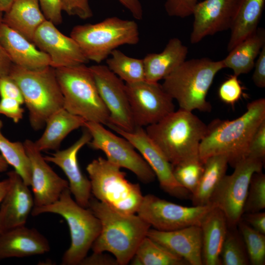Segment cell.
Segmentation results:
<instances>
[{
  "instance_id": "obj_1",
  "label": "cell",
  "mask_w": 265,
  "mask_h": 265,
  "mask_svg": "<svg viewBox=\"0 0 265 265\" xmlns=\"http://www.w3.org/2000/svg\"><path fill=\"white\" fill-rule=\"evenodd\" d=\"M265 120V99L255 100L247 105L246 111L232 120L215 119L207 125L199 149L204 163L209 157L226 156L233 167L247 157L249 143L256 130Z\"/></svg>"
},
{
  "instance_id": "obj_2",
  "label": "cell",
  "mask_w": 265,
  "mask_h": 265,
  "mask_svg": "<svg viewBox=\"0 0 265 265\" xmlns=\"http://www.w3.org/2000/svg\"><path fill=\"white\" fill-rule=\"evenodd\" d=\"M87 208L101 225L91 246L93 252H109L119 265L130 263L151 226L137 214L120 212L92 196Z\"/></svg>"
},
{
  "instance_id": "obj_3",
  "label": "cell",
  "mask_w": 265,
  "mask_h": 265,
  "mask_svg": "<svg viewBox=\"0 0 265 265\" xmlns=\"http://www.w3.org/2000/svg\"><path fill=\"white\" fill-rule=\"evenodd\" d=\"M145 128L172 166L199 159V146L207 125L192 111L179 108Z\"/></svg>"
},
{
  "instance_id": "obj_4",
  "label": "cell",
  "mask_w": 265,
  "mask_h": 265,
  "mask_svg": "<svg viewBox=\"0 0 265 265\" xmlns=\"http://www.w3.org/2000/svg\"><path fill=\"white\" fill-rule=\"evenodd\" d=\"M223 68L222 60L203 57L185 60L163 80L161 85L180 108L210 112L212 106L207 96L215 76Z\"/></svg>"
},
{
  "instance_id": "obj_5",
  "label": "cell",
  "mask_w": 265,
  "mask_h": 265,
  "mask_svg": "<svg viewBox=\"0 0 265 265\" xmlns=\"http://www.w3.org/2000/svg\"><path fill=\"white\" fill-rule=\"evenodd\" d=\"M8 76L22 92L30 125L34 130L43 129L48 119L63 108V96L55 68L50 66L32 70L13 64Z\"/></svg>"
},
{
  "instance_id": "obj_6",
  "label": "cell",
  "mask_w": 265,
  "mask_h": 265,
  "mask_svg": "<svg viewBox=\"0 0 265 265\" xmlns=\"http://www.w3.org/2000/svg\"><path fill=\"white\" fill-rule=\"evenodd\" d=\"M44 213L60 215L69 226L71 244L62 257L61 265H80L100 234L101 225L99 219L88 208L80 206L73 199L69 187L62 192L53 203L34 206L31 211L34 216Z\"/></svg>"
},
{
  "instance_id": "obj_7",
  "label": "cell",
  "mask_w": 265,
  "mask_h": 265,
  "mask_svg": "<svg viewBox=\"0 0 265 265\" xmlns=\"http://www.w3.org/2000/svg\"><path fill=\"white\" fill-rule=\"evenodd\" d=\"M64 99L63 108L86 122L107 126L109 115L93 74L85 64L55 68Z\"/></svg>"
},
{
  "instance_id": "obj_8",
  "label": "cell",
  "mask_w": 265,
  "mask_h": 265,
  "mask_svg": "<svg viewBox=\"0 0 265 265\" xmlns=\"http://www.w3.org/2000/svg\"><path fill=\"white\" fill-rule=\"evenodd\" d=\"M70 36L89 61L100 64L121 46L134 45L139 41L137 23L117 17H108L96 24L77 25Z\"/></svg>"
},
{
  "instance_id": "obj_9",
  "label": "cell",
  "mask_w": 265,
  "mask_h": 265,
  "mask_svg": "<svg viewBox=\"0 0 265 265\" xmlns=\"http://www.w3.org/2000/svg\"><path fill=\"white\" fill-rule=\"evenodd\" d=\"M86 169L94 198L120 212L137 213L144 196L139 185L130 182L121 168L99 157Z\"/></svg>"
},
{
  "instance_id": "obj_10",
  "label": "cell",
  "mask_w": 265,
  "mask_h": 265,
  "mask_svg": "<svg viewBox=\"0 0 265 265\" xmlns=\"http://www.w3.org/2000/svg\"><path fill=\"white\" fill-rule=\"evenodd\" d=\"M264 163L249 157L242 159L232 174L225 175L212 196L210 203L223 212L228 228H235L240 220L251 177L262 171Z\"/></svg>"
},
{
  "instance_id": "obj_11",
  "label": "cell",
  "mask_w": 265,
  "mask_h": 265,
  "mask_svg": "<svg viewBox=\"0 0 265 265\" xmlns=\"http://www.w3.org/2000/svg\"><path fill=\"white\" fill-rule=\"evenodd\" d=\"M83 128L91 135L88 144L93 149L102 151L108 161L129 170L143 183L155 180L156 176L151 167L126 138L116 135L99 123L86 122Z\"/></svg>"
},
{
  "instance_id": "obj_12",
  "label": "cell",
  "mask_w": 265,
  "mask_h": 265,
  "mask_svg": "<svg viewBox=\"0 0 265 265\" xmlns=\"http://www.w3.org/2000/svg\"><path fill=\"white\" fill-rule=\"evenodd\" d=\"M215 206H183L153 194L143 197L137 214L154 229L169 231L192 225L200 226L206 215Z\"/></svg>"
},
{
  "instance_id": "obj_13",
  "label": "cell",
  "mask_w": 265,
  "mask_h": 265,
  "mask_svg": "<svg viewBox=\"0 0 265 265\" xmlns=\"http://www.w3.org/2000/svg\"><path fill=\"white\" fill-rule=\"evenodd\" d=\"M125 85L135 128L155 124L175 110L173 99L159 82L144 80Z\"/></svg>"
},
{
  "instance_id": "obj_14",
  "label": "cell",
  "mask_w": 265,
  "mask_h": 265,
  "mask_svg": "<svg viewBox=\"0 0 265 265\" xmlns=\"http://www.w3.org/2000/svg\"><path fill=\"white\" fill-rule=\"evenodd\" d=\"M107 127L132 144L151 167L160 187L165 192L180 199H186L190 196V192L176 180L172 164L144 128L136 127L133 131L128 132L112 125Z\"/></svg>"
},
{
  "instance_id": "obj_15",
  "label": "cell",
  "mask_w": 265,
  "mask_h": 265,
  "mask_svg": "<svg viewBox=\"0 0 265 265\" xmlns=\"http://www.w3.org/2000/svg\"><path fill=\"white\" fill-rule=\"evenodd\" d=\"M89 68L99 94L108 111V125H114L128 132L133 131L135 126L125 83L111 71L106 65L97 64L89 67Z\"/></svg>"
},
{
  "instance_id": "obj_16",
  "label": "cell",
  "mask_w": 265,
  "mask_h": 265,
  "mask_svg": "<svg viewBox=\"0 0 265 265\" xmlns=\"http://www.w3.org/2000/svg\"><path fill=\"white\" fill-rule=\"evenodd\" d=\"M33 43L48 54L50 66L54 68L85 64L89 61L75 40L63 34L47 20L37 29Z\"/></svg>"
},
{
  "instance_id": "obj_17",
  "label": "cell",
  "mask_w": 265,
  "mask_h": 265,
  "mask_svg": "<svg viewBox=\"0 0 265 265\" xmlns=\"http://www.w3.org/2000/svg\"><path fill=\"white\" fill-rule=\"evenodd\" d=\"M23 143L30 162V186L34 206L52 204L58 200L65 189L69 187L68 182L59 176L48 165L34 142L26 139Z\"/></svg>"
},
{
  "instance_id": "obj_18",
  "label": "cell",
  "mask_w": 265,
  "mask_h": 265,
  "mask_svg": "<svg viewBox=\"0 0 265 265\" xmlns=\"http://www.w3.org/2000/svg\"><path fill=\"white\" fill-rule=\"evenodd\" d=\"M240 0H204L196 4L190 42L196 44L204 38L230 29Z\"/></svg>"
},
{
  "instance_id": "obj_19",
  "label": "cell",
  "mask_w": 265,
  "mask_h": 265,
  "mask_svg": "<svg viewBox=\"0 0 265 265\" xmlns=\"http://www.w3.org/2000/svg\"><path fill=\"white\" fill-rule=\"evenodd\" d=\"M91 139L88 131L84 128L80 137L71 146L57 150L51 156L44 157L47 162L54 163L62 169L68 179L69 188L75 201L87 208L91 196L90 180L81 172L78 160L79 151Z\"/></svg>"
},
{
  "instance_id": "obj_20",
  "label": "cell",
  "mask_w": 265,
  "mask_h": 265,
  "mask_svg": "<svg viewBox=\"0 0 265 265\" xmlns=\"http://www.w3.org/2000/svg\"><path fill=\"white\" fill-rule=\"evenodd\" d=\"M10 185L0 206V232L25 225L34 206L28 186L15 170L8 172Z\"/></svg>"
},
{
  "instance_id": "obj_21",
  "label": "cell",
  "mask_w": 265,
  "mask_h": 265,
  "mask_svg": "<svg viewBox=\"0 0 265 265\" xmlns=\"http://www.w3.org/2000/svg\"><path fill=\"white\" fill-rule=\"evenodd\" d=\"M147 236L185 260L188 265H203L200 226L192 225L169 231L150 229Z\"/></svg>"
},
{
  "instance_id": "obj_22",
  "label": "cell",
  "mask_w": 265,
  "mask_h": 265,
  "mask_svg": "<svg viewBox=\"0 0 265 265\" xmlns=\"http://www.w3.org/2000/svg\"><path fill=\"white\" fill-rule=\"evenodd\" d=\"M50 250L48 239L34 228L24 225L0 232V261L42 255Z\"/></svg>"
},
{
  "instance_id": "obj_23",
  "label": "cell",
  "mask_w": 265,
  "mask_h": 265,
  "mask_svg": "<svg viewBox=\"0 0 265 265\" xmlns=\"http://www.w3.org/2000/svg\"><path fill=\"white\" fill-rule=\"evenodd\" d=\"M0 44L13 63L28 70H39L50 66L49 56L31 42L2 23Z\"/></svg>"
},
{
  "instance_id": "obj_24",
  "label": "cell",
  "mask_w": 265,
  "mask_h": 265,
  "mask_svg": "<svg viewBox=\"0 0 265 265\" xmlns=\"http://www.w3.org/2000/svg\"><path fill=\"white\" fill-rule=\"evenodd\" d=\"M187 53V47L179 38L170 39L161 52L148 53L143 59L145 80H163L186 60Z\"/></svg>"
},
{
  "instance_id": "obj_25",
  "label": "cell",
  "mask_w": 265,
  "mask_h": 265,
  "mask_svg": "<svg viewBox=\"0 0 265 265\" xmlns=\"http://www.w3.org/2000/svg\"><path fill=\"white\" fill-rule=\"evenodd\" d=\"M200 226L203 265H221L220 253L229 229L225 214L215 207L206 215Z\"/></svg>"
},
{
  "instance_id": "obj_26",
  "label": "cell",
  "mask_w": 265,
  "mask_h": 265,
  "mask_svg": "<svg viewBox=\"0 0 265 265\" xmlns=\"http://www.w3.org/2000/svg\"><path fill=\"white\" fill-rule=\"evenodd\" d=\"M46 20L38 0H13L2 23L33 43L35 32Z\"/></svg>"
},
{
  "instance_id": "obj_27",
  "label": "cell",
  "mask_w": 265,
  "mask_h": 265,
  "mask_svg": "<svg viewBox=\"0 0 265 265\" xmlns=\"http://www.w3.org/2000/svg\"><path fill=\"white\" fill-rule=\"evenodd\" d=\"M86 121L64 108L53 114L47 120L45 131L34 142L40 151L58 150L63 139L72 131L84 127Z\"/></svg>"
},
{
  "instance_id": "obj_28",
  "label": "cell",
  "mask_w": 265,
  "mask_h": 265,
  "mask_svg": "<svg viewBox=\"0 0 265 265\" xmlns=\"http://www.w3.org/2000/svg\"><path fill=\"white\" fill-rule=\"evenodd\" d=\"M265 45V30L257 29L244 40L237 45L222 60L224 68L232 69L238 77L249 73L253 68L255 60Z\"/></svg>"
},
{
  "instance_id": "obj_29",
  "label": "cell",
  "mask_w": 265,
  "mask_h": 265,
  "mask_svg": "<svg viewBox=\"0 0 265 265\" xmlns=\"http://www.w3.org/2000/svg\"><path fill=\"white\" fill-rule=\"evenodd\" d=\"M265 3V0H240L230 29L231 35L227 44L228 52L257 29Z\"/></svg>"
},
{
  "instance_id": "obj_30",
  "label": "cell",
  "mask_w": 265,
  "mask_h": 265,
  "mask_svg": "<svg viewBox=\"0 0 265 265\" xmlns=\"http://www.w3.org/2000/svg\"><path fill=\"white\" fill-rule=\"evenodd\" d=\"M228 164V158L222 155L211 156L205 161L199 184L190 195L193 206L210 204L212 196L226 175Z\"/></svg>"
},
{
  "instance_id": "obj_31",
  "label": "cell",
  "mask_w": 265,
  "mask_h": 265,
  "mask_svg": "<svg viewBox=\"0 0 265 265\" xmlns=\"http://www.w3.org/2000/svg\"><path fill=\"white\" fill-rule=\"evenodd\" d=\"M130 263L133 265H186L187 262L146 236Z\"/></svg>"
},
{
  "instance_id": "obj_32",
  "label": "cell",
  "mask_w": 265,
  "mask_h": 265,
  "mask_svg": "<svg viewBox=\"0 0 265 265\" xmlns=\"http://www.w3.org/2000/svg\"><path fill=\"white\" fill-rule=\"evenodd\" d=\"M109 69L125 83H134L145 80L143 59L129 56L115 49L106 59Z\"/></svg>"
},
{
  "instance_id": "obj_33",
  "label": "cell",
  "mask_w": 265,
  "mask_h": 265,
  "mask_svg": "<svg viewBox=\"0 0 265 265\" xmlns=\"http://www.w3.org/2000/svg\"><path fill=\"white\" fill-rule=\"evenodd\" d=\"M3 122L0 120V152L1 156L11 165L28 186H30L31 172L30 162L23 143L12 142L1 132Z\"/></svg>"
},
{
  "instance_id": "obj_34",
  "label": "cell",
  "mask_w": 265,
  "mask_h": 265,
  "mask_svg": "<svg viewBox=\"0 0 265 265\" xmlns=\"http://www.w3.org/2000/svg\"><path fill=\"white\" fill-rule=\"evenodd\" d=\"M221 265H247L249 260L242 237L234 229H228L220 253Z\"/></svg>"
},
{
  "instance_id": "obj_35",
  "label": "cell",
  "mask_w": 265,
  "mask_h": 265,
  "mask_svg": "<svg viewBox=\"0 0 265 265\" xmlns=\"http://www.w3.org/2000/svg\"><path fill=\"white\" fill-rule=\"evenodd\" d=\"M237 226L244 243L249 263L252 265H264L265 235L256 231L242 219Z\"/></svg>"
},
{
  "instance_id": "obj_36",
  "label": "cell",
  "mask_w": 265,
  "mask_h": 265,
  "mask_svg": "<svg viewBox=\"0 0 265 265\" xmlns=\"http://www.w3.org/2000/svg\"><path fill=\"white\" fill-rule=\"evenodd\" d=\"M173 167L174 176L183 187L191 194L197 188L204 171V163L199 159L177 164Z\"/></svg>"
},
{
  "instance_id": "obj_37",
  "label": "cell",
  "mask_w": 265,
  "mask_h": 265,
  "mask_svg": "<svg viewBox=\"0 0 265 265\" xmlns=\"http://www.w3.org/2000/svg\"><path fill=\"white\" fill-rule=\"evenodd\" d=\"M265 208V175L254 173L251 178L243 213L260 212Z\"/></svg>"
},
{
  "instance_id": "obj_38",
  "label": "cell",
  "mask_w": 265,
  "mask_h": 265,
  "mask_svg": "<svg viewBox=\"0 0 265 265\" xmlns=\"http://www.w3.org/2000/svg\"><path fill=\"white\" fill-rule=\"evenodd\" d=\"M242 94V87L238 77L230 76L220 85L218 91L220 99L224 103L233 106Z\"/></svg>"
},
{
  "instance_id": "obj_39",
  "label": "cell",
  "mask_w": 265,
  "mask_h": 265,
  "mask_svg": "<svg viewBox=\"0 0 265 265\" xmlns=\"http://www.w3.org/2000/svg\"><path fill=\"white\" fill-rule=\"evenodd\" d=\"M198 0H166L164 8L171 17L185 18L193 15Z\"/></svg>"
},
{
  "instance_id": "obj_40",
  "label": "cell",
  "mask_w": 265,
  "mask_h": 265,
  "mask_svg": "<svg viewBox=\"0 0 265 265\" xmlns=\"http://www.w3.org/2000/svg\"><path fill=\"white\" fill-rule=\"evenodd\" d=\"M62 11L69 16L86 20L93 16L89 0H60Z\"/></svg>"
},
{
  "instance_id": "obj_41",
  "label": "cell",
  "mask_w": 265,
  "mask_h": 265,
  "mask_svg": "<svg viewBox=\"0 0 265 265\" xmlns=\"http://www.w3.org/2000/svg\"><path fill=\"white\" fill-rule=\"evenodd\" d=\"M247 157L265 162V120L258 127L249 144Z\"/></svg>"
},
{
  "instance_id": "obj_42",
  "label": "cell",
  "mask_w": 265,
  "mask_h": 265,
  "mask_svg": "<svg viewBox=\"0 0 265 265\" xmlns=\"http://www.w3.org/2000/svg\"><path fill=\"white\" fill-rule=\"evenodd\" d=\"M21 104L15 99L1 98L0 100V114H2L11 119L15 123H18L23 118L24 109Z\"/></svg>"
},
{
  "instance_id": "obj_43",
  "label": "cell",
  "mask_w": 265,
  "mask_h": 265,
  "mask_svg": "<svg viewBox=\"0 0 265 265\" xmlns=\"http://www.w3.org/2000/svg\"><path fill=\"white\" fill-rule=\"evenodd\" d=\"M38 0L46 19L55 26L60 25L62 22L60 0Z\"/></svg>"
},
{
  "instance_id": "obj_44",
  "label": "cell",
  "mask_w": 265,
  "mask_h": 265,
  "mask_svg": "<svg viewBox=\"0 0 265 265\" xmlns=\"http://www.w3.org/2000/svg\"><path fill=\"white\" fill-rule=\"evenodd\" d=\"M0 98L15 99L21 104L24 103V98L19 87L8 76L0 79Z\"/></svg>"
},
{
  "instance_id": "obj_45",
  "label": "cell",
  "mask_w": 265,
  "mask_h": 265,
  "mask_svg": "<svg viewBox=\"0 0 265 265\" xmlns=\"http://www.w3.org/2000/svg\"><path fill=\"white\" fill-rule=\"evenodd\" d=\"M254 71L252 75V80L258 87L263 88L265 87V45L262 48L258 55V59L255 62Z\"/></svg>"
},
{
  "instance_id": "obj_46",
  "label": "cell",
  "mask_w": 265,
  "mask_h": 265,
  "mask_svg": "<svg viewBox=\"0 0 265 265\" xmlns=\"http://www.w3.org/2000/svg\"><path fill=\"white\" fill-rule=\"evenodd\" d=\"M241 219L256 231L265 235V212L243 213Z\"/></svg>"
},
{
  "instance_id": "obj_47",
  "label": "cell",
  "mask_w": 265,
  "mask_h": 265,
  "mask_svg": "<svg viewBox=\"0 0 265 265\" xmlns=\"http://www.w3.org/2000/svg\"><path fill=\"white\" fill-rule=\"evenodd\" d=\"M104 252L93 253L86 256L80 263L82 265H118L115 258L105 254Z\"/></svg>"
},
{
  "instance_id": "obj_48",
  "label": "cell",
  "mask_w": 265,
  "mask_h": 265,
  "mask_svg": "<svg viewBox=\"0 0 265 265\" xmlns=\"http://www.w3.org/2000/svg\"><path fill=\"white\" fill-rule=\"evenodd\" d=\"M131 13L136 19L140 20L143 18V9L139 0H118Z\"/></svg>"
},
{
  "instance_id": "obj_49",
  "label": "cell",
  "mask_w": 265,
  "mask_h": 265,
  "mask_svg": "<svg viewBox=\"0 0 265 265\" xmlns=\"http://www.w3.org/2000/svg\"><path fill=\"white\" fill-rule=\"evenodd\" d=\"M13 63L0 44V79L8 76Z\"/></svg>"
},
{
  "instance_id": "obj_50",
  "label": "cell",
  "mask_w": 265,
  "mask_h": 265,
  "mask_svg": "<svg viewBox=\"0 0 265 265\" xmlns=\"http://www.w3.org/2000/svg\"><path fill=\"white\" fill-rule=\"evenodd\" d=\"M10 185V180L8 177L6 179L0 181V204L7 192Z\"/></svg>"
},
{
  "instance_id": "obj_51",
  "label": "cell",
  "mask_w": 265,
  "mask_h": 265,
  "mask_svg": "<svg viewBox=\"0 0 265 265\" xmlns=\"http://www.w3.org/2000/svg\"><path fill=\"white\" fill-rule=\"evenodd\" d=\"M13 0H0V12L5 13L10 7Z\"/></svg>"
},
{
  "instance_id": "obj_52",
  "label": "cell",
  "mask_w": 265,
  "mask_h": 265,
  "mask_svg": "<svg viewBox=\"0 0 265 265\" xmlns=\"http://www.w3.org/2000/svg\"><path fill=\"white\" fill-rule=\"evenodd\" d=\"M8 167V164L0 154V173L5 172Z\"/></svg>"
}]
</instances>
